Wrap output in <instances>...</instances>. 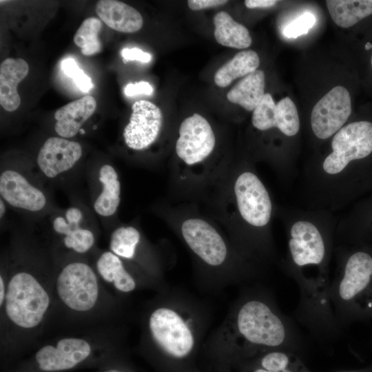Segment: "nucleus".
<instances>
[{
	"label": "nucleus",
	"mask_w": 372,
	"mask_h": 372,
	"mask_svg": "<svg viewBox=\"0 0 372 372\" xmlns=\"http://www.w3.org/2000/svg\"><path fill=\"white\" fill-rule=\"evenodd\" d=\"M351 113L349 91L337 85L329 91L314 105L311 114V125L315 135L326 139L338 132Z\"/></svg>",
	"instance_id": "obj_8"
},
{
	"label": "nucleus",
	"mask_w": 372,
	"mask_h": 372,
	"mask_svg": "<svg viewBox=\"0 0 372 372\" xmlns=\"http://www.w3.org/2000/svg\"><path fill=\"white\" fill-rule=\"evenodd\" d=\"M214 37L222 45L244 49L251 45L252 39L248 29L236 22L227 12H218L214 17Z\"/></svg>",
	"instance_id": "obj_24"
},
{
	"label": "nucleus",
	"mask_w": 372,
	"mask_h": 372,
	"mask_svg": "<svg viewBox=\"0 0 372 372\" xmlns=\"http://www.w3.org/2000/svg\"><path fill=\"white\" fill-rule=\"evenodd\" d=\"M184 240L190 249L204 262L218 266L225 260L227 247L216 230L206 221L189 218L181 226Z\"/></svg>",
	"instance_id": "obj_14"
},
{
	"label": "nucleus",
	"mask_w": 372,
	"mask_h": 372,
	"mask_svg": "<svg viewBox=\"0 0 372 372\" xmlns=\"http://www.w3.org/2000/svg\"><path fill=\"white\" fill-rule=\"evenodd\" d=\"M371 285L372 256L362 251L353 253L329 288L331 304L340 329L364 313L360 300L368 297Z\"/></svg>",
	"instance_id": "obj_5"
},
{
	"label": "nucleus",
	"mask_w": 372,
	"mask_h": 372,
	"mask_svg": "<svg viewBox=\"0 0 372 372\" xmlns=\"http://www.w3.org/2000/svg\"><path fill=\"white\" fill-rule=\"evenodd\" d=\"M239 334L249 344L296 353L304 339L293 322L269 301L251 298L242 304L236 315Z\"/></svg>",
	"instance_id": "obj_3"
},
{
	"label": "nucleus",
	"mask_w": 372,
	"mask_h": 372,
	"mask_svg": "<svg viewBox=\"0 0 372 372\" xmlns=\"http://www.w3.org/2000/svg\"><path fill=\"white\" fill-rule=\"evenodd\" d=\"M121 56L124 63L135 60L143 63H148L152 59L149 53L144 52L138 48H124L121 51Z\"/></svg>",
	"instance_id": "obj_31"
},
{
	"label": "nucleus",
	"mask_w": 372,
	"mask_h": 372,
	"mask_svg": "<svg viewBox=\"0 0 372 372\" xmlns=\"http://www.w3.org/2000/svg\"><path fill=\"white\" fill-rule=\"evenodd\" d=\"M112 330V326H106L52 333L40 342L35 362L45 372L73 369L90 358L97 349L114 342Z\"/></svg>",
	"instance_id": "obj_4"
},
{
	"label": "nucleus",
	"mask_w": 372,
	"mask_h": 372,
	"mask_svg": "<svg viewBox=\"0 0 372 372\" xmlns=\"http://www.w3.org/2000/svg\"><path fill=\"white\" fill-rule=\"evenodd\" d=\"M29 71L23 59H6L0 65V104L8 112H14L20 105L21 99L17 85L25 79Z\"/></svg>",
	"instance_id": "obj_21"
},
{
	"label": "nucleus",
	"mask_w": 372,
	"mask_h": 372,
	"mask_svg": "<svg viewBox=\"0 0 372 372\" xmlns=\"http://www.w3.org/2000/svg\"><path fill=\"white\" fill-rule=\"evenodd\" d=\"M316 22L314 14L305 12L293 21L289 23L284 29L283 33L288 38H296L307 34Z\"/></svg>",
	"instance_id": "obj_30"
},
{
	"label": "nucleus",
	"mask_w": 372,
	"mask_h": 372,
	"mask_svg": "<svg viewBox=\"0 0 372 372\" xmlns=\"http://www.w3.org/2000/svg\"><path fill=\"white\" fill-rule=\"evenodd\" d=\"M103 372H121V371L115 370V369H110V370L105 371Z\"/></svg>",
	"instance_id": "obj_38"
},
{
	"label": "nucleus",
	"mask_w": 372,
	"mask_h": 372,
	"mask_svg": "<svg viewBox=\"0 0 372 372\" xmlns=\"http://www.w3.org/2000/svg\"><path fill=\"white\" fill-rule=\"evenodd\" d=\"M147 328L152 340L172 357H185L193 349L194 339L191 330L171 309L160 307L152 311Z\"/></svg>",
	"instance_id": "obj_7"
},
{
	"label": "nucleus",
	"mask_w": 372,
	"mask_h": 372,
	"mask_svg": "<svg viewBox=\"0 0 372 372\" xmlns=\"http://www.w3.org/2000/svg\"><path fill=\"white\" fill-rule=\"evenodd\" d=\"M225 0H189L187 4L192 10H200L222 6L227 3Z\"/></svg>",
	"instance_id": "obj_33"
},
{
	"label": "nucleus",
	"mask_w": 372,
	"mask_h": 372,
	"mask_svg": "<svg viewBox=\"0 0 372 372\" xmlns=\"http://www.w3.org/2000/svg\"><path fill=\"white\" fill-rule=\"evenodd\" d=\"M259 65L260 59L255 51L239 52L216 71L214 82L218 86L225 87L234 80L257 70Z\"/></svg>",
	"instance_id": "obj_25"
},
{
	"label": "nucleus",
	"mask_w": 372,
	"mask_h": 372,
	"mask_svg": "<svg viewBox=\"0 0 372 372\" xmlns=\"http://www.w3.org/2000/svg\"><path fill=\"white\" fill-rule=\"evenodd\" d=\"M215 143V135L209 122L195 113L181 123L176 152L181 160L192 165L208 157L214 149Z\"/></svg>",
	"instance_id": "obj_10"
},
{
	"label": "nucleus",
	"mask_w": 372,
	"mask_h": 372,
	"mask_svg": "<svg viewBox=\"0 0 372 372\" xmlns=\"http://www.w3.org/2000/svg\"><path fill=\"white\" fill-rule=\"evenodd\" d=\"M1 271L6 278V298L0 306L1 345L41 342L52 328L54 268L19 260Z\"/></svg>",
	"instance_id": "obj_1"
},
{
	"label": "nucleus",
	"mask_w": 372,
	"mask_h": 372,
	"mask_svg": "<svg viewBox=\"0 0 372 372\" xmlns=\"http://www.w3.org/2000/svg\"><path fill=\"white\" fill-rule=\"evenodd\" d=\"M252 124L259 130L277 127L288 136L296 135L300 129L297 108L289 97L275 103L271 95L265 94L262 99L254 110Z\"/></svg>",
	"instance_id": "obj_16"
},
{
	"label": "nucleus",
	"mask_w": 372,
	"mask_h": 372,
	"mask_svg": "<svg viewBox=\"0 0 372 372\" xmlns=\"http://www.w3.org/2000/svg\"><path fill=\"white\" fill-rule=\"evenodd\" d=\"M140 240L141 234L137 229L132 226L119 227L110 235V251L122 259L132 260Z\"/></svg>",
	"instance_id": "obj_27"
},
{
	"label": "nucleus",
	"mask_w": 372,
	"mask_h": 372,
	"mask_svg": "<svg viewBox=\"0 0 372 372\" xmlns=\"http://www.w3.org/2000/svg\"><path fill=\"white\" fill-rule=\"evenodd\" d=\"M277 2L275 0H246L245 4L249 9L265 8L273 6Z\"/></svg>",
	"instance_id": "obj_34"
},
{
	"label": "nucleus",
	"mask_w": 372,
	"mask_h": 372,
	"mask_svg": "<svg viewBox=\"0 0 372 372\" xmlns=\"http://www.w3.org/2000/svg\"><path fill=\"white\" fill-rule=\"evenodd\" d=\"M64 74L71 78L76 86L83 92H88L94 85L91 79L79 68L76 61L72 58H67L61 63Z\"/></svg>",
	"instance_id": "obj_29"
},
{
	"label": "nucleus",
	"mask_w": 372,
	"mask_h": 372,
	"mask_svg": "<svg viewBox=\"0 0 372 372\" xmlns=\"http://www.w3.org/2000/svg\"><path fill=\"white\" fill-rule=\"evenodd\" d=\"M96 12L108 27L118 32L133 33L139 30L143 24L140 12L122 1H99L96 6Z\"/></svg>",
	"instance_id": "obj_20"
},
{
	"label": "nucleus",
	"mask_w": 372,
	"mask_h": 372,
	"mask_svg": "<svg viewBox=\"0 0 372 372\" xmlns=\"http://www.w3.org/2000/svg\"><path fill=\"white\" fill-rule=\"evenodd\" d=\"M289 249L295 270L310 267L322 268L326 258L324 240L311 223L300 220L290 230Z\"/></svg>",
	"instance_id": "obj_11"
},
{
	"label": "nucleus",
	"mask_w": 372,
	"mask_h": 372,
	"mask_svg": "<svg viewBox=\"0 0 372 372\" xmlns=\"http://www.w3.org/2000/svg\"><path fill=\"white\" fill-rule=\"evenodd\" d=\"M80 143L62 137L48 138L39 149L37 164L48 178H54L70 170L82 156Z\"/></svg>",
	"instance_id": "obj_17"
},
{
	"label": "nucleus",
	"mask_w": 372,
	"mask_h": 372,
	"mask_svg": "<svg viewBox=\"0 0 372 372\" xmlns=\"http://www.w3.org/2000/svg\"><path fill=\"white\" fill-rule=\"evenodd\" d=\"M238 211L242 218L254 227L266 225L271 218L272 205L269 195L254 173L240 174L234 185Z\"/></svg>",
	"instance_id": "obj_9"
},
{
	"label": "nucleus",
	"mask_w": 372,
	"mask_h": 372,
	"mask_svg": "<svg viewBox=\"0 0 372 372\" xmlns=\"http://www.w3.org/2000/svg\"><path fill=\"white\" fill-rule=\"evenodd\" d=\"M83 213L70 207L52 220V229L62 247L72 255L83 256L90 252L96 242L94 233L83 225Z\"/></svg>",
	"instance_id": "obj_15"
},
{
	"label": "nucleus",
	"mask_w": 372,
	"mask_h": 372,
	"mask_svg": "<svg viewBox=\"0 0 372 372\" xmlns=\"http://www.w3.org/2000/svg\"><path fill=\"white\" fill-rule=\"evenodd\" d=\"M300 362H298L299 363ZM298 363L295 366L285 370H268L260 366L256 368L252 372H302V369H299Z\"/></svg>",
	"instance_id": "obj_35"
},
{
	"label": "nucleus",
	"mask_w": 372,
	"mask_h": 372,
	"mask_svg": "<svg viewBox=\"0 0 372 372\" xmlns=\"http://www.w3.org/2000/svg\"><path fill=\"white\" fill-rule=\"evenodd\" d=\"M101 190L94 201V211L102 217L115 214L121 201V183L114 167L105 164L99 171Z\"/></svg>",
	"instance_id": "obj_22"
},
{
	"label": "nucleus",
	"mask_w": 372,
	"mask_h": 372,
	"mask_svg": "<svg viewBox=\"0 0 372 372\" xmlns=\"http://www.w3.org/2000/svg\"><path fill=\"white\" fill-rule=\"evenodd\" d=\"M332 152L324 159L323 169L329 174L341 172L349 162L372 152V123H351L336 132L331 141Z\"/></svg>",
	"instance_id": "obj_6"
},
{
	"label": "nucleus",
	"mask_w": 372,
	"mask_h": 372,
	"mask_svg": "<svg viewBox=\"0 0 372 372\" xmlns=\"http://www.w3.org/2000/svg\"><path fill=\"white\" fill-rule=\"evenodd\" d=\"M368 297L369 298V302L367 304L366 309L367 311H372V285L371 287V289L369 291Z\"/></svg>",
	"instance_id": "obj_37"
},
{
	"label": "nucleus",
	"mask_w": 372,
	"mask_h": 372,
	"mask_svg": "<svg viewBox=\"0 0 372 372\" xmlns=\"http://www.w3.org/2000/svg\"><path fill=\"white\" fill-rule=\"evenodd\" d=\"M96 107L95 99L90 95L72 101L54 113V130L60 137H74L82 129L83 124L94 114Z\"/></svg>",
	"instance_id": "obj_19"
},
{
	"label": "nucleus",
	"mask_w": 372,
	"mask_h": 372,
	"mask_svg": "<svg viewBox=\"0 0 372 372\" xmlns=\"http://www.w3.org/2000/svg\"><path fill=\"white\" fill-rule=\"evenodd\" d=\"M265 77L262 70H257L245 76L227 92L231 103L254 111L265 95Z\"/></svg>",
	"instance_id": "obj_23"
},
{
	"label": "nucleus",
	"mask_w": 372,
	"mask_h": 372,
	"mask_svg": "<svg viewBox=\"0 0 372 372\" xmlns=\"http://www.w3.org/2000/svg\"><path fill=\"white\" fill-rule=\"evenodd\" d=\"M371 65H372V56H371Z\"/></svg>",
	"instance_id": "obj_40"
},
{
	"label": "nucleus",
	"mask_w": 372,
	"mask_h": 372,
	"mask_svg": "<svg viewBox=\"0 0 372 372\" xmlns=\"http://www.w3.org/2000/svg\"><path fill=\"white\" fill-rule=\"evenodd\" d=\"M341 372H354V371H341Z\"/></svg>",
	"instance_id": "obj_39"
},
{
	"label": "nucleus",
	"mask_w": 372,
	"mask_h": 372,
	"mask_svg": "<svg viewBox=\"0 0 372 372\" xmlns=\"http://www.w3.org/2000/svg\"><path fill=\"white\" fill-rule=\"evenodd\" d=\"M0 195L10 206L28 212H40L48 204L44 191L15 169L1 172Z\"/></svg>",
	"instance_id": "obj_12"
},
{
	"label": "nucleus",
	"mask_w": 372,
	"mask_h": 372,
	"mask_svg": "<svg viewBox=\"0 0 372 372\" xmlns=\"http://www.w3.org/2000/svg\"><path fill=\"white\" fill-rule=\"evenodd\" d=\"M327 7L333 22L349 28L372 14V0H327Z\"/></svg>",
	"instance_id": "obj_26"
},
{
	"label": "nucleus",
	"mask_w": 372,
	"mask_h": 372,
	"mask_svg": "<svg viewBox=\"0 0 372 372\" xmlns=\"http://www.w3.org/2000/svg\"><path fill=\"white\" fill-rule=\"evenodd\" d=\"M101 28L99 19L90 17L85 19L76 32L74 42L84 55H93L101 50V43L98 39Z\"/></svg>",
	"instance_id": "obj_28"
},
{
	"label": "nucleus",
	"mask_w": 372,
	"mask_h": 372,
	"mask_svg": "<svg viewBox=\"0 0 372 372\" xmlns=\"http://www.w3.org/2000/svg\"><path fill=\"white\" fill-rule=\"evenodd\" d=\"M74 256L65 258L54 267V315L50 335L112 324L114 297L93 265Z\"/></svg>",
	"instance_id": "obj_2"
},
{
	"label": "nucleus",
	"mask_w": 372,
	"mask_h": 372,
	"mask_svg": "<svg viewBox=\"0 0 372 372\" xmlns=\"http://www.w3.org/2000/svg\"><path fill=\"white\" fill-rule=\"evenodd\" d=\"M99 277L110 291L129 293L136 289L134 276L126 269L123 259L110 250L101 251L92 264Z\"/></svg>",
	"instance_id": "obj_18"
},
{
	"label": "nucleus",
	"mask_w": 372,
	"mask_h": 372,
	"mask_svg": "<svg viewBox=\"0 0 372 372\" xmlns=\"http://www.w3.org/2000/svg\"><path fill=\"white\" fill-rule=\"evenodd\" d=\"M5 203L6 202L1 198L0 199V217L1 219L6 214V207Z\"/></svg>",
	"instance_id": "obj_36"
},
{
	"label": "nucleus",
	"mask_w": 372,
	"mask_h": 372,
	"mask_svg": "<svg viewBox=\"0 0 372 372\" xmlns=\"http://www.w3.org/2000/svg\"><path fill=\"white\" fill-rule=\"evenodd\" d=\"M130 122L123 130V138L128 147L142 150L149 147L157 138L163 123L161 110L150 101H136L132 106Z\"/></svg>",
	"instance_id": "obj_13"
},
{
	"label": "nucleus",
	"mask_w": 372,
	"mask_h": 372,
	"mask_svg": "<svg viewBox=\"0 0 372 372\" xmlns=\"http://www.w3.org/2000/svg\"><path fill=\"white\" fill-rule=\"evenodd\" d=\"M154 89L147 81H139L129 83L124 88V94L127 96H134L140 94L152 95Z\"/></svg>",
	"instance_id": "obj_32"
}]
</instances>
